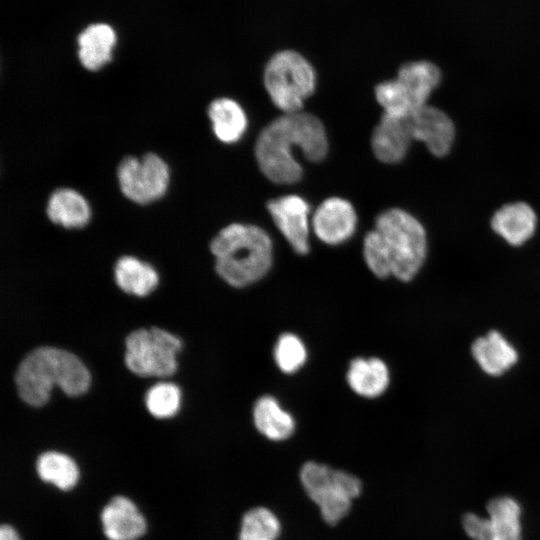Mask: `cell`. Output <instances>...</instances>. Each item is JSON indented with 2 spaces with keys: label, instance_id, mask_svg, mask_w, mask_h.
<instances>
[{
  "label": "cell",
  "instance_id": "cell-25",
  "mask_svg": "<svg viewBox=\"0 0 540 540\" xmlns=\"http://www.w3.org/2000/svg\"><path fill=\"white\" fill-rule=\"evenodd\" d=\"M280 529V522L271 510L255 507L243 515L239 540H276Z\"/></svg>",
  "mask_w": 540,
  "mask_h": 540
},
{
  "label": "cell",
  "instance_id": "cell-10",
  "mask_svg": "<svg viewBox=\"0 0 540 540\" xmlns=\"http://www.w3.org/2000/svg\"><path fill=\"white\" fill-rule=\"evenodd\" d=\"M311 224L321 242L337 246L353 237L357 228V214L348 200L329 197L315 209Z\"/></svg>",
  "mask_w": 540,
  "mask_h": 540
},
{
  "label": "cell",
  "instance_id": "cell-13",
  "mask_svg": "<svg viewBox=\"0 0 540 540\" xmlns=\"http://www.w3.org/2000/svg\"><path fill=\"white\" fill-rule=\"evenodd\" d=\"M413 140L408 116L383 113L373 130L371 147L380 162L396 164L405 158Z\"/></svg>",
  "mask_w": 540,
  "mask_h": 540
},
{
  "label": "cell",
  "instance_id": "cell-1",
  "mask_svg": "<svg viewBox=\"0 0 540 540\" xmlns=\"http://www.w3.org/2000/svg\"><path fill=\"white\" fill-rule=\"evenodd\" d=\"M328 147L321 120L299 111L282 114L261 130L255 143V158L267 179L289 185L298 182L303 174L296 151L306 160L317 163L326 158Z\"/></svg>",
  "mask_w": 540,
  "mask_h": 540
},
{
  "label": "cell",
  "instance_id": "cell-11",
  "mask_svg": "<svg viewBox=\"0 0 540 540\" xmlns=\"http://www.w3.org/2000/svg\"><path fill=\"white\" fill-rule=\"evenodd\" d=\"M408 120L413 139L424 143L431 154L443 157L449 153L455 127L445 112L426 104L408 115Z\"/></svg>",
  "mask_w": 540,
  "mask_h": 540
},
{
  "label": "cell",
  "instance_id": "cell-29",
  "mask_svg": "<svg viewBox=\"0 0 540 540\" xmlns=\"http://www.w3.org/2000/svg\"><path fill=\"white\" fill-rule=\"evenodd\" d=\"M462 524L465 532L474 540H493L489 519H483L475 514L463 516Z\"/></svg>",
  "mask_w": 540,
  "mask_h": 540
},
{
  "label": "cell",
  "instance_id": "cell-2",
  "mask_svg": "<svg viewBox=\"0 0 540 540\" xmlns=\"http://www.w3.org/2000/svg\"><path fill=\"white\" fill-rule=\"evenodd\" d=\"M427 237L421 222L409 212L390 208L381 212L363 240V258L380 279L413 280L425 262Z\"/></svg>",
  "mask_w": 540,
  "mask_h": 540
},
{
  "label": "cell",
  "instance_id": "cell-14",
  "mask_svg": "<svg viewBox=\"0 0 540 540\" xmlns=\"http://www.w3.org/2000/svg\"><path fill=\"white\" fill-rule=\"evenodd\" d=\"M536 225L534 210L524 202L506 204L491 218L493 231L512 246L527 242L534 235Z\"/></svg>",
  "mask_w": 540,
  "mask_h": 540
},
{
  "label": "cell",
  "instance_id": "cell-8",
  "mask_svg": "<svg viewBox=\"0 0 540 540\" xmlns=\"http://www.w3.org/2000/svg\"><path fill=\"white\" fill-rule=\"evenodd\" d=\"M117 180L127 199L143 205L165 195L170 182V171L162 157L149 152L139 158L124 157L117 167Z\"/></svg>",
  "mask_w": 540,
  "mask_h": 540
},
{
  "label": "cell",
  "instance_id": "cell-5",
  "mask_svg": "<svg viewBox=\"0 0 540 540\" xmlns=\"http://www.w3.org/2000/svg\"><path fill=\"white\" fill-rule=\"evenodd\" d=\"M263 80L271 101L283 114L302 111L316 88L313 66L293 50L275 53L265 66Z\"/></svg>",
  "mask_w": 540,
  "mask_h": 540
},
{
  "label": "cell",
  "instance_id": "cell-27",
  "mask_svg": "<svg viewBox=\"0 0 540 540\" xmlns=\"http://www.w3.org/2000/svg\"><path fill=\"white\" fill-rule=\"evenodd\" d=\"M375 97L384 113L391 116L405 117L416 110L396 78L379 83L375 87Z\"/></svg>",
  "mask_w": 540,
  "mask_h": 540
},
{
  "label": "cell",
  "instance_id": "cell-19",
  "mask_svg": "<svg viewBox=\"0 0 540 540\" xmlns=\"http://www.w3.org/2000/svg\"><path fill=\"white\" fill-rule=\"evenodd\" d=\"M117 37L114 29L104 23L88 26L78 36V57L89 71H97L112 59Z\"/></svg>",
  "mask_w": 540,
  "mask_h": 540
},
{
  "label": "cell",
  "instance_id": "cell-17",
  "mask_svg": "<svg viewBox=\"0 0 540 540\" xmlns=\"http://www.w3.org/2000/svg\"><path fill=\"white\" fill-rule=\"evenodd\" d=\"M49 220L64 228H82L91 218V208L86 198L72 188L54 190L47 201Z\"/></svg>",
  "mask_w": 540,
  "mask_h": 540
},
{
  "label": "cell",
  "instance_id": "cell-30",
  "mask_svg": "<svg viewBox=\"0 0 540 540\" xmlns=\"http://www.w3.org/2000/svg\"><path fill=\"white\" fill-rule=\"evenodd\" d=\"M0 540H22L17 530L10 524H2Z\"/></svg>",
  "mask_w": 540,
  "mask_h": 540
},
{
  "label": "cell",
  "instance_id": "cell-4",
  "mask_svg": "<svg viewBox=\"0 0 540 540\" xmlns=\"http://www.w3.org/2000/svg\"><path fill=\"white\" fill-rule=\"evenodd\" d=\"M15 383L25 403L40 407L49 400L54 385L68 396L85 393L90 374L76 355L54 347H38L20 362Z\"/></svg>",
  "mask_w": 540,
  "mask_h": 540
},
{
  "label": "cell",
  "instance_id": "cell-16",
  "mask_svg": "<svg viewBox=\"0 0 540 540\" xmlns=\"http://www.w3.org/2000/svg\"><path fill=\"white\" fill-rule=\"evenodd\" d=\"M346 381L358 396L374 399L388 389L390 371L387 364L378 357H356L349 364Z\"/></svg>",
  "mask_w": 540,
  "mask_h": 540
},
{
  "label": "cell",
  "instance_id": "cell-6",
  "mask_svg": "<svg viewBox=\"0 0 540 540\" xmlns=\"http://www.w3.org/2000/svg\"><path fill=\"white\" fill-rule=\"evenodd\" d=\"M300 480L306 494L330 525L337 524L348 514L352 500L360 495L362 488L356 476L313 461L302 466Z\"/></svg>",
  "mask_w": 540,
  "mask_h": 540
},
{
  "label": "cell",
  "instance_id": "cell-28",
  "mask_svg": "<svg viewBox=\"0 0 540 540\" xmlns=\"http://www.w3.org/2000/svg\"><path fill=\"white\" fill-rule=\"evenodd\" d=\"M180 395V390L175 384L161 382L147 391L145 404L154 417L169 418L178 411Z\"/></svg>",
  "mask_w": 540,
  "mask_h": 540
},
{
  "label": "cell",
  "instance_id": "cell-9",
  "mask_svg": "<svg viewBox=\"0 0 540 540\" xmlns=\"http://www.w3.org/2000/svg\"><path fill=\"white\" fill-rule=\"evenodd\" d=\"M267 210L293 251L306 255L310 251V205L296 194L283 195L269 200Z\"/></svg>",
  "mask_w": 540,
  "mask_h": 540
},
{
  "label": "cell",
  "instance_id": "cell-20",
  "mask_svg": "<svg viewBox=\"0 0 540 540\" xmlns=\"http://www.w3.org/2000/svg\"><path fill=\"white\" fill-rule=\"evenodd\" d=\"M208 117L214 135L224 144H234L246 133V112L234 99L221 97L213 100L208 106Z\"/></svg>",
  "mask_w": 540,
  "mask_h": 540
},
{
  "label": "cell",
  "instance_id": "cell-3",
  "mask_svg": "<svg viewBox=\"0 0 540 540\" xmlns=\"http://www.w3.org/2000/svg\"><path fill=\"white\" fill-rule=\"evenodd\" d=\"M217 274L231 287L241 289L262 280L273 264V242L261 227L231 223L210 242Z\"/></svg>",
  "mask_w": 540,
  "mask_h": 540
},
{
  "label": "cell",
  "instance_id": "cell-15",
  "mask_svg": "<svg viewBox=\"0 0 540 540\" xmlns=\"http://www.w3.org/2000/svg\"><path fill=\"white\" fill-rule=\"evenodd\" d=\"M471 353L481 370L493 377L504 374L518 361L515 347L496 330L477 338Z\"/></svg>",
  "mask_w": 540,
  "mask_h": 540
},
{
  "label": "cell",
  "instance_id": "cell-26",
  "mask_svg": "<svg viewBox=\"0 0 540 540\" xmlns=\"http://www.w3.org/2000/svg\"><path fill=\"white\" fill-rule=\"evenodd\" d=\"M307 357V348L298 335L285 332L278 337L273 349V358L281 372L296 373L305 365Z\"/></svg>",
  "mask_w": 540,
  "mask_h": 540
},
{
  "label": "cell",
  "instance_id": "cell-7",
  "mask_svg": "<svg viewBox=\"0 0 540 540\" xmlns=\"http://www.w3.org/2000/svg\"><path fill=\"white\" fill-rule=\"evenodd\" d=\"M125 364L141 377H167L176 371V354L181 341L175 335L157 328L138 329L126 340Z\"/></svg>",
  "mask_w": 540,
  "mask_h": 540
},
{
  "label": "cell",
  "instance_id": "cell-24",
  "mask_svg": "<svg viewBox=\"0 0 540 540\" xmlns=\"http://www.w3.org/2000/svg\"><path fill=\"white\" fill-rule=\"evenodd\" d=\"M493 540H521L518 502L511 497H497L487 504Z\"/></svg>",
  "mask_w": 540,
  "mask_h": 540
},
{
  "label": "cell",
  "instance_id": "cell-21",
  "mask_svg": "<svg viewBox=\"0 0 540 540\" xmlns=\"http://www.w3.org/2000/svg\"><path fill=\"white\" fill-rule=\"evenodd\" d=\"M396 79L418 109L427 104L430 95L440 84L441 72L429 61H413L400 67Z\"/></svg>",
  "mask_w": 540,
  "mask_h": 540
},
{
  "label": "cell",
  "instance_id": "cell-22",
  "mask_svg": "<svg viewBox=\"0 0 540 540\" xmlns=\"http://www.w3.org/2000/svg\"><path fill=\"white\" fill-rule=\"evenodd\" d=\"M115 281L126 293L143 297L158 284V274L148 263L133 256L120 257L114 267Z\"/></svg>",
  "mask_w": 540,
  "mask_h": 540
},
{
  "label": "cell",
  "instance_id": "cell-18",
  "mask_svg": "<svg viewBox=\"0 0 540 540\" xmlns=\"http://www.w3.org/2000/svg\"><path fill=\"white\" fill-rule=\"evenodd\" d=\"M252 418L258 432L271 441H283L295 431V419L272 395L259 397L252 409Z\"/></svg>",
  "mask_w": 540,
  "mask_h": 540
},
{
  "label": "cell",
  "instance_id": "cell-12",
  "mask_svg": "<svg viewBox=\"0 0 540 540\" xmlns=\"http://www.w3.org/2000/svg\"><path fill=\"white\" fill-rule=\"evenodd\" d=\"M100 522L108 540H138L147 530V522L138 506L128 497L116 495L102 508Z\"/></svg>",
  "mask_w": 540,
  "mask_h": 540
},
{
  "label": "cell",
  "instance_id": "cell-23",
  "mask_svg": "<svg viewBox=\"0 0 540 540\" xmlns=\"http://www.w3.org/2000/svg\"><path fill=\"white\" fill-rule=\"evenodd\" d=\"M35 467L38 477L43 482L61 491L72 490L80 479V470L74 459L58 451L40 454Z\"/></svg>",
  "mask_w": 540,
  "mask_h": 540
}]
</instances>
